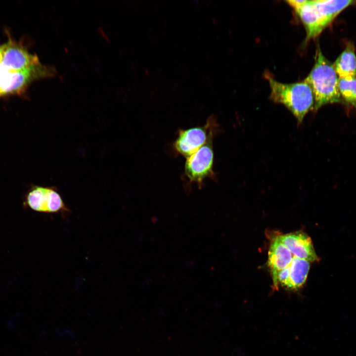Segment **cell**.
<instances>
[{
    "label": "cell",
    "instance_id": "7c38bea8",
    "mask_svg": "<svg viewBox=\"0 0 356 356\" xmlns=\"http://www.w3.org/2000/svg\"><path fill=\"white\" fill-rule=\"evenodd\" d=\"M339 79L356 76V55L354 47L348 45L333 64Z\"/></svg>",
    "mask_w": 356,
    "mask_h": 356
},
{
    "label": "cell",
    "instance_id": "4fadbf2b",
    "mask_svg": "<svg viewBox=\"0 0 356 356\" xmlns=\"http://www.w3.org/2000/svg\"><path fill=\"white\" fill-rule=\"evenodd\" d=\"M313 2L327 27L342 10L355 1L351 0H316Z\"/></svg>",
    "mask_w": 356,
    "mask_h": 356
},
{
    "label": "cell",
    "instance_id": "5bb4252c",
    "mask_svg": "<svg viewBox=\"0 0 356 356\" xmlns=\"http://www.w3.org/2000/svg\"><path fill=\"white\" fill-rule=\"evenodd\" d=\"M338 86L341 96L356 109V76L339 79Z\"/></svg>",
    "mask_w": 356,
    "mask_h": 356
},
{
    "label": "cell",
    "instance_id": "5b68a950",
    "mask_svg": "<svg viewBox=\"0 0 356 356\" xmlns=\"http://www.w3.org/2000/svg\"><path fill=\"white\" fill-rule=\"evenodd\" d=\"M213 135L212 134L206 143L196 152L187 158L185 163V176L190 182L200 186L205 179L214 176Z\"/></svg>",
    "mask_w": 356,
    "mask_h": 356
},
{
    "label": "cell",
    "instance_id": "2e32d148",
    "mask_svg": "<svg viewBox=\"0 0 356 356\" xmlns=\"http://www.w3.org/2000/svg\"><path fill=\"white\" fill-rule=\"evenodd\" d=\"M2 70H3V67L1 66V65H0V79H1V76Z\"/></svg>",
    "mask_w": 356,
    "mask_h": 356
},
{
    "label": "cell",
    "instance_id": "ba28073f",
    "mask_svg": "<svg viewBox=\"0 0 356 356\" xmlns=\"http://www.w3.org/2000/svg\"><path fill=\"white\" fill-rule=\"evenodd\" d=\"M281 241L286 246L295 258L309 262L319 259L311 238L301 231L280 235Z\"/></svg>",
    "mask_w": 356,
    "mask_h": 356
},
{
    "label": "cell",
    "instance_id": "3957f363",
    "mask_svg": "<svg viewBox=\"0 0 356 356\" xmlns=\"http://www.w3.org/2000/svg\"><path fill=\"white\" fill-rule=\"evenodd\" d=\"M55 74L54 68L40 62L17 71L7 70L3 67L0 84V96L23 93L33 81L52 77Z\"/></svg>",
    "mask_w": 356,
    "mask_h": 356
},
{
    "label": "cell",
    "instance_id": "277c9868",
    "mask_svg": "<svg viewBox=\"0 0 356 356\" xmlns=\"http://www.w3.org/2000/svg\"><path fill=\"white\" fill-rule=\"evenodd\" d=\"M25 202L31 209L40 213L64 216L70 211L54 186H34L26 195Z\"/></svg>",
    "mask_w": 356,
    "mask_h": 356
},
{
    "label": "cell",
    "instance_id": "7a4b0ae2",
    "mask_svg": "<svg viewBox=\"0 0 356 356\" xmlns=\"http://www.w3.org/2000/svg\"><path fill=\"white\" fill-rule=\"evenodd\" d=\"M270 88V98L283 104L293 114L298 124L313 110L314 98L312 89L305 79L299 82L284 84L267 77Z\"/></svg>",
    "mask_w": 356,
    "mask_h": 356
},
{
    "label": "cell",
    "instance_id": "8fae6325",
    "mask_svg": "<svg viewBox=\"0 0 356 356\" xmlns=\"http://www.w3.org/2000/svg\"><path fill=\"white\" fill-rule=\"evenodd\" d=\"M310 268V262L294 257L286 268L287 278L283 286L291 290L299 289L305 283Z\"/></svg>",
    "mask_w": 356,
    "mask_h": 356
},
{
    "label": "cell",
    "instance_id": "9a60e30c",
    "mask_svg": "<svg viewBox=\"0 0 356 356\" xmlns=\"http://www.w3.org/2000/svg\"><path fill=\"white\" fill-rule=\"evenodd\" d=\"M5 48V44L0 45V65H1Z\"/></svg>",
    "mask_w": 356,
    "mask_h": 356
},
{
    "label": "cell",
    "instance_id": "8992f818",
    "mask_svg": "<svg viewBox=\"0 0 356 356\" xmlns=\"http://www.w3.org/2000/svg\"><path fill=\"white\" fill-rule=\"evenodd\" d=\"M216 127L213 118H209L204 126L181 130L174 143L178 154L186 158L196 152L207 141Z\"/></svg>",
    "mask_w": 356,
    "mask_h": 356
},
{
    "label": "cell",
    "instance_id": "9c48e42d",
    "mask_svg": "<svg viewBox=\"0 0 356 356\" xmlns=\"http://www.w3.org/2000/svg\"><path fill=\"white\" fill-rule=\"evenodd\" d=\"M294 257L281 241L279 236L273 237L268 253V266L272 278L273 286L277 288V277L279 272L288 267Z\"/></svg>",
    "mask_w": 356,
    "mask_h": 356
},
{
    "label": "cell",
    "instance_id": "30bf717a",
    "mask_svg": "<svg viewBox=\"0 0 356 356\" xmlns=\"http://www.w3.org/2000/svg\"><path fill=\"white\" fill-rule=\"evenodd\" d=\"M303 23L307 32L306 40L318 36L327 27L313 0H307L295 9Z\"/></svg>",
    "mask_w": 356,
    "mask_h": 356
},
{
    "label": "cell",
    "instance_id": "6da1fadb",
    "mask_svg": "<svg viewBox=\"0 0 356 356\" xmlns=\"http://www.w3.org/2000/svg\"><path fill=\"white\" fill-rule=\"evenodd\" d=\"M305 80L310 85L314 98L313 110H317L329 103L341 102L339 77L333 65L318 48L315 63Z\"/></svg>",
    "mask_w": 356,
    "mask_h": 356
},
{
    "label": "cell",
    "instance_id": "52a82bcc",
    "mask_svg": "<svg viewBox=\"0 0 356 356\" xmlns=\"http://www.w3.org/2000/svg\"><path fill=\"white\" fill-rule=\"evenodd\" d=\"M1 65L7 70L17 71L40 62L36 54L30 53L24 45L9 36Z\"/></svg>",
    "mask_w": 356,
    "mask_h": 356
}]
</instances>
